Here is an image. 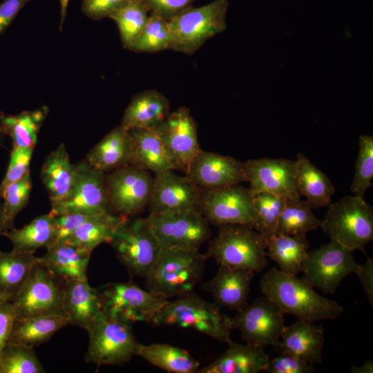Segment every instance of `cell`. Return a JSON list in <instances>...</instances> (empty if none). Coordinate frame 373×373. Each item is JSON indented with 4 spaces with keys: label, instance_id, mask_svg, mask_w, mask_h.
I'll return each instance as SVG.
<instances>
[{
    "label": "cell",
    "instance_id": "cell-31",
    "mask_svg": "<svg viewBox=\"0 0 373 373\" xmlns=\"http://www.w3.org/2000/svg\"><path fill=\"white\" fill-rule=\"evenodd\" d=\"M295 161L300 195L306 198L312 209L327 207L335 193V187L330 179L304 154L298 153Z\"/></svg>",
    "mask_w": 373,
    "mask_h": 373
},
{
    "label": "cell",
    "instance_id": "cell-1",
    "mask_svg": "<svg viewBox=\"0 0 373 373\" xmlns=\"http://www.w3.org/2000/svg\"><path fill=\"white\" fill-rule=\"evenodd\" d=\"M263 296L274 302L284 314L298 320L316 322L334 320L343 312L337 302L317 294L296 275L282 272L276 267L267 270L259 281Z\"/></svg>",
    "mask_w": 373,
    "mask_h": 373
},
{
    "label": "cell",
    "instance_id": "cell-23",
    "mask_svg": "<svg viewBox=\"0 0 373 373\" xmlns=\"http://www.w3.org/2000/svg\"><path fill=\"white\" fill-rule=\"evenodd\" d=\"M61 307L70 325L86 330L99 313L97 289L87 279L66 280L64 283Z\"/></svg>",
    "mask_w": 373,
    "mask_h": 373
},
{
    "label": "cell",
    "instance_id": "cell-56",
    "mask_svg": "<svg viewBox=\"0 0 373 373\" xmlns=\"http://www.w3.org/2000/svg\"><path fill=\"white\" fill-rule=\"evenodd\" d=\"M8 300H12V297L0 291V305Z\"/></svg>",
    "mask_w": 373,
    "mask_h": 373
},
{
    "label": "cell",
    "instance_id": "cell-42",
    "mask_svg": "<svg viewBox=\"0 0 373 373\" xmlns=\"http://www.w3.org/2000/svg\"><path fill=\"white\" fill-rule=\"evenodd\" d=\"M373 178V137L361 135L358 139V153L350 189L354 195L364 198L372 186Z\"/></svg>",
    "mask_w": 373,
    "mask_h": 373
},
{
    "label": "cell",
    "instance_id": "cell-54",
    "mask_svg": "<svg viewBox=\"0 0 373 373\" xmlns=\"http://www.w3.org/2000/svg\"><path fill=\"white\" fill-rule=\"evenodd\" d=\"M70 0H59L60 2V23L59 30H61L67 15V9Z\"/></svg>",
    "mask_w": 373,
    "mask_h": 373
},
{
    "label": "cell",
    "instance_id": "cell-45",
    "mask_svg": "<svg viewBox=\"0 0 373 373\" xmlns=\"http://www.w3.org/2000/svg\"><path fill=\"white\" fill-rule=\"evenodd\" d=\"M33 149L25 147L12 148L7 171L0 184V200L4 189L8 185L21 179L30 171Z\"/></svg>",
    "mask_w": 373,
    "mask_h": 373
},
{
    "label": "cell",
    "instance_id": "cell-39",
    "mask_svg": "<svg viewBox=\"0 0 373 373\" xmlns=\"http://www.w3.org/2000/svg\"><path fill=\"white\" fill-rule=\"evenodd\" d=\"M149 15L145 0H135L111 17L117 24L124 48L128 50L146 24Z\"/></svg>",
    "mask_w": 373,
    "mask_h": 373
},
{
    "label": "cell",
    "instance_id": "cell-53",
    "mask_svg": "<svg viewBox=\"0 0 373 373\" xmlns=\"http://www.w3.org/2000/svg\"><path fill=\"white\" fill-rule=\"evenodd\" d=\"M352 373H372L373 363L371 360L366 361L361 366L353 365L351 367Z\"/></svg>",
    "mask_w": 373,
    "mask_h": 373
},
{
    "label": "cell",
    "instance_id": "cell-30",
    "mask_svg": "<svg viewBox=\"0 0 373 373\" xmlns=\"http://www.w3.org/2000/svg\"><path fill=\"white\" fill-rule=\"evenodd\" d=\"M265 241L267 256L282 272L297 276L303 271L309 249L306 236L275 233Z\"/></svg>",
    "mask_w": 373,
    "mask_h": 373
},
{
    "label": "cell",
    "instance_id": "cell-11",
    "mask_svg": "<svg viewBox=\"0 0 373 373\" xmlns=\"http://www.w3.org/2000/svg\"><path fill=\"white\" fill-rule=\"evenodd\" d=\"M153 178L150 171L127 164L106 175L108 208L116 215L136 217L147 208Z\"/></svg>",
    "mask_w": 373,
    "mask_h": 373
},
{
    "label": "cell",
    "instance_id": "cell-43",
    "mask_svg": "<svg viewBox=\"0 0 373 373\" xmlns=\"http://www.w3.org/2000/svg\"><path fill=\"white\" fill-rule=\"evenodd\" d=\"M254 204L260 222L259 232L265 239L275 233L286 199L268 192L253 195Z\"/></svg>",
    "mask_w": 373,
    "mask_h": 373
},
{
    "label": "cell",
    "instance_id": "cell-3",
    "mask_svg": "<svg viewBox=\"0 0 373 373\" xmlns=\"http://www.w3.org/2000/svg\"><path fill=\"white\" fill-rule=\"evenodd\" d=\"M265 238L254 227L245 224L218 226L216 237L208 245L204 255L219 265L262 271L267 265Z\"/></svg>",
    "mask_w": 373,
    "mask_h": 373
},
{
    "label": "cell",
    "instance_id": "cell-36",
    "mask_svg": "<svg viewBox=\"0 0 373 373\" xmlns=\"http://www.w3.org/2000/svg\"><path fill=\"white\" fill-rule=\"evenodd\" d=\"M48 108L43 106L32 111H23L17 115L0 113V124L4 135L10 137L13 148L34 149L37 135L46 119Z\"/></svg>",
    "mask_w": 373,
    "mask_h": 373
},
{
    "label": "cell",
    "instance_id": "cell-14",
    "mask_svg": "<svg viewBox=\"0 0 373 373\" xmlns=\"http://www.w3.org/2000/svg\"><path fill=\"white\" fill-rule=\"evenodd\" d=\"M41 264L32 271L12 303L15 319L64 314L61 307L64 283Z\"/></svg>",
    "mask_w": 373,
    "mask_h": 373
},
{
    "label": "cell",
    "instance_id": "cell-35",
    "mask_svg": "<svg viewBox=\"0 0 373 373\" xmlns=\"http://www.w3.org/2000/svg\"><path fill=\"white\" fill-rule=\"evenodd\" d=\"M136 355L171 373H197L200 368V363L189 352L169 344L139 343Z\"/></svg>",
    "mask_w": 373,
    "mask_h": 373
},
{
    "label": "cell",
    "instance_id": "cell-33",
    "mask_svg": "<svg viewBox=\"0 0 373 373\" xmlns=\"http://www.w3.org/2000/svg\"><path fill=\"white\" fill-rule=\"evenodd\" d=\"M128 218L110 212L97 214L79 226L64 242L91 254L102 243H110L119 226Z\"/></svg>",
    "mask_w": 373,
    "mask_h": 373
},
{
    "label": "cell",
    "instance_id": "cell-15",
    "mask_svg": "<svg viewBox=\"0 0 373 373\" xmlns=\"http://www.w3.org/2000/svg\"><path fill=\"white\" fill-rule=\"evenodd\" d=\"M284 313L272 300L263 296L229 318L231 329L241 333L250 345L264 347L276 346L285 327Z\"/></svg>",
    "mask_w": 373,
    "mask_h": 373
},
{
    "label": "cell",
    "instance_id": "cell-52",
    "mask_svg": "<svg viewBox=\"0 0 373 373\" xmlns=\"http://www.w3.org/2000/svg\"><path fill=\"white\" fill-rule=\"evenodd\" d=\"M367 256V260L363 265H359L356 274L363 286L369 303L373 304V260Z\"/></svg>",
    "mask_w": 373,
    "mask_h": 373
},
{
    "label": "cell",
    "instance_id": "cell-27",
    "mask_svg": "<svg viewBox=\"0 0 373 373\" xmlns=\"http://www.w3.org/2000/svg\"><path fill=\"white\" fill-rule=\"evenodd\" d=\"M77 176V165L70 162L65 145L61 144L45 159L41 171V178L51 203L69 195Z\"/></svg>",
    "mask_w": 373,
    "mask_h": 373
},
{
    "label": "cell",
    "instance_id": "cell-2",
    "mask_svg": "<svg viewBox=\"0 0 373 373\" xmlns=\"http://www.w3.org/2000/svg\"><path fill=\"white\" fill-rule=\"evenodd\" d=\"M207 259L199 251L162 248L144 278L146 289L167 300L193 292L203 276Z\"/></svg>",
    "mask_w": 373,
    "mask_h": 373
},
{
    "label": "cell",
    "instance_id": "cell-4",
    "mask_svg": "<svg viewBox=\"0 0 373 373\" xmlns=\"http://www.w3.org/2000/svg\"><path fill=\"white\" fill-rule=\"evenodd\" d=\"M229 318L217 304L207 302L192 292L167 301L151 323L193 329L229 344L232 341Z\"/></svg>",
    "mask_w": 373,
    "mask_h": 373
},
{
    "label": "cell",
    "instance_id": "cell-8",
    "mask_svg": "<svg viewBox=\"0 0 373 373\" xmlns=\"http://www.w3.org/2000/svg\"><path fill=\"white\" fill-rule=\"evenodd\" d=\"M86 331L89 337L86 363L97 366L122 365L136 355L139 343L131 323L111 318L100 311Z\"/></svg>",
    "mask_w": 373,
    "mask_h": 373
},
{
    "label": "cell",
    "instance_id": "cell-46",
    "mask_svg": "<svg viewBox=\"0 0 373 373\" xmlns=\"http://www.w3.org/2000/svg\"><path fill=\"white\" fill-rule=\"evenodd\" d=\"M135 0H82L81 10L93 21L111 17L122 8Z\"/></svg>",
    "mask_w": 373,
    "mask_h": 373
},
{
    "label": "cell",
    "instance_id": "cell-41",
    "mask_svg": "<svg viewBox=\"0 0 373 373\" xmlns=\"http://www.w3.org/2000/svg\"><path fill=\"white\" fill-rule=\"evenodd\" d=\"M33 347L8 342L0 352V373H43Z\"/></svg>",
    "mask_w": 373,
    "mask_h": 373
},
{
    "label": "cell",
    "instance_id": "cell-40",
    "mask_svg": "<svg viewBox=\"0 0 373 373\" xmlns=\"http://www.w3.org/2000/svg\"><path fill=\"white\" fill-rule=\"evenodd\" d=\"M171 39L169 21L150 13L146 24L128 50L135 52H157L170 49Z\"/></svg>",
    "mask_w": 373,
    "mask_h": 373
},
{
    "label": "cell",
    "instance_id": "cell-25",
    "mask_svg": "<svg viewBox=\"0 0 373 373\" xmlns=\"http://www.w3.org/2000/svg\"><path fill=\"white\" fill-rule=\"evenodd\" d=\"M228 345L222 355L197 373H257L265 370L269 358L263 347L233 341Z\"/></svg>",
    "mask_w": 373,
    "mask_h": 373
},
{
    "label": "cell",
    "instance_id": "cell-17",
    "mask_svg": "<svg viewBox=\"0 0 373 373\" xmlns=\"http://www.w3.org/2000/svg\"><path fill=\"white\" fill-rule=\"evenodd\" d=\"M242 164L253 195L268 192L285 199L300 198L295 160L262 157L246 160Z\"/></svg>",
    "mask_w": 373,
    "mask_h": 373
},
{
    "label": "cell",
    "instance_id": "cell-49",
    "mask_svg": "<svg viewBox=\"0 0 373 373\" xmlns=\"http://www.w3.org/2000/svg\"><path fill=\"white\" fill-rule=\"evenodd\" d=\"M195 0H145L150 13L168 21L192 6Z\"/></svg>",
    "mask_w": 373,
    "mask_h": 373
},
{
    "label": "cell",
    "instance_id": "cell-50",
    "mask_svg": "<svg viewBox=\"0 0 373 373\" xmlns=\"http://www.w3.org/2000/svg\"><path fill=\"white\" fill-rule=\"evenodd\" d=\"M31 0H3L0 3V37Z\"/></svg>",
    "mask_w": 373,
    "mask_h": 373
},
{
    "label": "cell",
    "instance_id": "cell-26",
    "mask_svg": "<svg viewBox=\"0 0 373 373\" xmlns=\"http://www.w3.org/2000/svg\"><path fill=\"white\" fill-rule=\"evenodd\" d=\"M170 113V103L160 92L147 90L135 95L126 108L120 125L126 130L154 128Z\"/></svg>",
    "mask_w": 373,
    "mask_h": 373
},
{
    "label": "cell",
    "instance_id": "cell-51",
    "mask_svg": "<svg viewBox=\"0 0 373 373\" xmlns=\"http://www.w3.org/2000/svg\"><path fill=\"white\" fill-rule=\"evenodd\" d=\"M15 321V314L11 300L0 305V352L8 343Z\"/></svg>",
    "mask_w": 373,
    "mask_h": 373
},
{
    "label": "cell",
    "instance_id": "cell-24",
    "mask_svg": "<svg viewBox=\"0 0 373 373\" xmlns=\"http://www.w3.org/2000/svg\"><path fill=\"white\" fill-rule=\"evenodd\" d=\"M129 164L153 172L171 169L156 128L128 129Z\"/></svg>",
    "mask_w": 373,
    "mask_h": 373
},
{
    "label": "cell",
    "instance_id": "cell-6",
    "mask_svg": "<svg viewBox=\"0 0 373 373\" xmlns=\"http://www.w3.org/2000/svg\"><path fill=\"white\" fill-rule=\"evenodd\" d=\"M227 0H214L200 7H189L169 20L170 49L193 55L211 37L227 28Z\"/></svg>",
    "mask_w": 373,
    "mask_h": 373
},
{
    "label": "cell",
    "instance_id": "cell-48",
    "mask_svg": "<svg viewBox=\"0 0 373 373\" xmlns=\"http://www.w3.org/2000/svg\"><path fill=\"white\" fill-rule=\"evenodd\" d=\"M50 213L53 216L57 232L55 244L64 242L84 222L97 215L87 213Z\"/></svg>",
    "mask_w": 373,
    "mask_h": 373
},
{
    "label": "cell",
    "instance_id": "cell-55",
    "mask_svg": "<svg viewBox=\"0 0 373 373\" xmlns=\"http://www.w3.org/2000/svg\"><path fill=\"white\" fill-rule=\"evenodd\" d=\"M4 230H5V219H4L3 208L2 203L0 202V236L2 235Z\"/></svg>",
    "mask_w": 373,
    "mask_h": 373
},
{
    "label": "cell",
    "instance_id": "cell-57",
    "mask_svg": "<svg viewBox=\"0 0 373 373\" xmlns=\"http://www.w3.org/2000/svg\"><path fill=\"white\" fill-rule=\"evenodd\" d=\"M4 136L5 135L1 130V124H0V146H1L3 143Z\"/></svg>",
    "mask_w": 373,
    "mask_h": 373
},
{
    "label": "cell",
    "instance_id": "cell-37",
    "mask_svg": "<svg viewBox=\"0 0 373 373\" xmlns=\"http://www.w3.org/2000/svg\"><path fill=\"white\" fill-rule=\"evenodd\" d=\"M39 263L32 254L0 252V291L12 298Z\"/></svg>",
    "mask_w": 373,
    "mask_h": 373
},
{
    "label": "cell",
    "instance_id": "cell-7",
    "mask_svg": "<svg viewBox=\"0 0 373 373\" xmlns=\"http://www.w3.org/2000/svg\"><path fill=\"white\" fill-rule=\"evenodd\" d=\"M132 276L145 278L156 263L162 247L147 218H127L109 243Z\"/></svg>",
    "mask_w": 373,
    "mask_h": 373
},
{
    "label": "cell",
    "instance_id": "cell-44",
    "mask_svg": "<svg viewBox=\"0 0 373 373\" xmlns=\"http://www.w3.org/2000/svg\"><path fill=\"white\" fill-rule=\"evenodd\" d=\"M32 189L30 171L21 179L8 185L3 191V208L5 219V230L13 227L17 215L26 205ZM4 230V231H5Z\"/></svg>",
    "mask_w": 373,
    "mask_h": 373
},
{
    "label": "cell",
    "instance_id": "cell-34",
    "mask_svg": "<svg viewBox=\"0 0 373 373\" xmlns=\"http://www.w3.org/2000/svg\"><path fill=\"white\" fill-rule=\"evenodd\" d=\"M69 324L64 314L15 319L8 342L34 347L47 341L56 332Z\"/></svg>",
    "mask_w": 373,
    "mask_h": 373
},
{
    "label": "cell",
    "instance_id": "cell-18",
    "mask_svg": "<svg viewBox=\"0 0 373 373\" xmlns=\"http://www.w3.org/2000/svg\"><path fill=\"white\" fill-rule=\"evenodd\" d=\"M77 176L68 197L51 203L53 214L109 212L105 173L91 167L86 161L77 165Z\"/></svg>",
    "mask_w": 373,
    "mask_h": 373
},
{
    "label": "cell",
    "instance_id": "cell-13",
    "mask_svg": "<svg viewBox=\"0 0 373 373\" xmlns=\"http://www.w3.org/2000/svg\"><path fill=\"white\" fill-rule=\"evenodd\" d=\"M358 266L352 251L330 240L329 243L308 251L301 279L313 288L334 294L341 280L356 274Z\"/></svg>",
    "mask_w": 373,
    "mask_h": 373
},
{
    "label": "cell",
    "instance_id": "cell-16",
    "mask_svg": "<svg viewBox=\"0 0 373 373\" xmlns=\"http://www.w3.org/2000/svg\"><path fill=\"white\" fill-rule=\"evenodd\" d=\"M172 170L186 173L193 158L202 150L197 124L186 107L170 112L156 128Z\"/></svg>",
    "mask_w": 373,
    "mask_h": 373
},
{
    "label": "cell",
    "instance_id": "cell-9",
    "mask_svg": "<svg viewBox=\"0 0 373 373\" xmlns=\"http://www.w3.org/2000/svg\"><path fill=\"white\" fill-rule=\"evenodd\" d=\"M97 293L100 310L106 316L129 323H151L168 301L131 282L108 283Z\"/></svg>",
    "mask_w": 373,
    "mask_h": 373
},
{
    "label": "cell",
    "instance_id": "cell-47",
    "mask_svg": "<svg viewBox=\"0 0 373 373\" xmlns=\"http://www.w3.org/2000/svg\"><path fill=\"white\" fill-rule=\"evenodd\" d=\"M265 371L268 373H311L314 372V367L313 365L282 351L277 357L269 359Z\"/></svg>",
    "mask_w": 373,
    "mask_h": 373
},
{
    "label": "cell",
    "instance_id": "cell-28",
    "mask_svg": "<svg viewBox=\"0 0 373 373\" xmlns=\"http://www.w3.org/2000/svg\"><path fill=\"white\" fill-rule=\"evenodd\" d=\"M90 253L66 242H59L47 249L39 258V264L52 275L64 281L87 279Z\"/></svg>",
    "mask_w": 373,
    "mask_h": 373
},
{
    "label": "cell",
    "instance_id": "cell-29",
    "mask_svg": "<svg viewBox=\"0 0 373 373\" xmlns=\"http://www.w3.org/2000/svg\"><path fill=\"white\" fill-rule=\"evenodd\" d=\"M128 131L117 126L105 135L88 153L86 162L104 173L129 164Z\"/></svg>",
    "mask_w": 373,
    "mask_h": 373
},
{
    "label": "cell",
    "instance_id": "cell-10",
    "mask_svg": "<svg viewBox=\"0 0 373 373\" xmlns=\"http://www.w3.org/2000/svg\"><path fill=\"white\" fill-rule=\"evenodd\" d=\"M199 211L210 224L218 227L245 224L260 231V222L253 194L249 188L240 184L203 191Z\"/></svg>",
    "mask_w": 373,
    "mask_h": 373
},
{
    "label": "cell",
    "instance_id": "cell-20",
    "mask_svg": "<svg viewBox=\"0 0 373 373\" xmlns=\"http://www.w3.org/2000/svg\"><path fill=\"white\" fill-rule=\"evenodd\" d=\"M185 174L203 191L247 182L242 162L202 150L193 158Z\"/></svg>",
    "mask_w": 373,
    "mask_h": 373
},
{
    "label": "cell",
    "instance_id": "cell-12",
    "mask_svg": "<svg viewBox=\"0 0 373 373\" xmlns=\"http://www.w3.org/2000/svg\"><path fill=\"white\" fill-rule=\"evenodd\" d=\"M147 219L162 248L199 251L211 235L209 222L196 210L149 213Z\"/></svg>",
    "mask_w": 373,
    "mask_h": 373
},
{
    "label": "cell",
    "instance_id": "cell-38",
    "mask_svg": "<svg viewBox=\"0 0 373 373\" xmlns=\"http://www.w3.org/2000/svg\"><path fill=\"white\" fill-rule=\"evenodd\" d=\"M321 223V220L315 216L307 200L286 199L275 233L306 236L307 232L316 229Z\"/></svg>",
    "mask_w": 373,
    "mask_h": 373
},
{
    "label": "cell",
    "instance_id": "cell-21",
    "mask_svg": "<svg viewBox=\"0 0 373 373\" xmlns=\"http://www.w3.org/2000/svg\"><path fill=\"white\" fill-rule=\"evenodd\" d=\"M254 272L220 265L216 275L203 285L220 307L235 309H244L247 304L250 285Z\"/></svg>",
    "mask_w": 373,
    "mask_h": 373
},
{
    "label": "cell",
    "instance_id": "cell-5",
    "mask_svg": "<svg viewBox=\"0 0 373 373\" xmlns=\"http://www.w3.org/2000/svg\"><path fill=\"white\" fill-rule=\"evenodd\" d=\"M320 227L343 247L365 253V246L373 240V208L364 198L345 195L330 203Z\"/></svg>",
    "mask_w": 373,
    "mask_h": 373
},
{
    "label": "cell",
    "instance_id": "cell-32",
    "mask_svg": "<svg viewBox=\"0 0 373 373\" xmlns=\"http://www.w3.org/2000/svg\"><path fill=\"white\" fill-rule=\"evenodd\" d=\"M3 236L12 244L14 253L34 254L41 247L47 249L55 245L57 238L53 216H39L21 229L11 228L5 230Z\"/></svg>",
    "mask_w": 373,
    "mask_h": 373
},
{
    "label": "cell",
    "instance_id": "cell-19",
    "mask_svg": "<svg viewBox=\"0 0 373 373\" xmlns=\"http://www.w3.org/2000/svg\"><path fill=\"white\" fill-rule=\"evenodd\" d=\"M203 190L187 175L180 176L168 169L155 173L151 199L149 213L199 211Z\"/></svg>",
    "mask_w": 373,
    "mask_h": 373
},
{
    "label": "cell",
    "instance_id": "cell-22",
    "mask_svg": "<svg viewBox=\"0 0 373 373\" xmlns=\"http://www.w3.org/2000/svg\"><path fill=\"white\" fill-rule=\"evenodd\" d=\"M277 347L312 365L322 360L324 332L322 325L298 320L285 327Z\"/></svg>",
    "mask_w": 373,
    "mask_h": 373
}]
</instances>
